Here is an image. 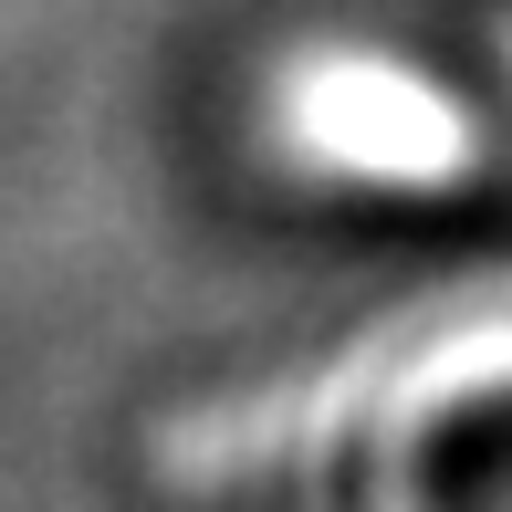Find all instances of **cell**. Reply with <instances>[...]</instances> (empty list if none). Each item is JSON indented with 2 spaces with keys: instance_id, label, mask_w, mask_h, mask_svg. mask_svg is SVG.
Masks as SVG:
<instances>
[{
  "instance_id": "6da1fadb",
  "label": "cell",
  "mask_w": 512,
  "mask_h": 512,
  "mask_svg": "<svg viewBox=\"0 0 512 512\" xmlns=\"http://www.w3.org/2000/svg\"><path fill=\"white\" fill-rule=\"evenodd\" d=\"M481 387H512V314L387 324V335H366L356 356L314 366V377L178 408L168 429L147 439V471L178 481V492H209V481L272 471V460H314L324 439L356 429V418H429L450 398H481Z\"/></svg>"
},
{
  "instance_id": "7a4b0ae2",
  "label": "cell",
  "mask_w": 512,
  "mask_h": 512,
  "mask_svg": "<svg viewBox=\"0 0 512 512\" xmlns=\"http://www.w3.org/2000/svg\"><path fill=\"white\" fill-rule=\"evenodd\" d=\"M272 157L335 189H460L481 168V115L439 74H418L408 53L377 42H304L272 63L262 95Z\"/></svg>"
}]
</instances>
